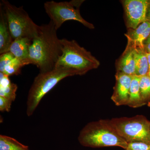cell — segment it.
<instances>
[{
	"label": "cell",
	"mask_w": 150,
	"mask_h": 150,
	"mask_svg": "<svg viewBox=\"0 0 150 150\" xmlns=\"http://www.w3.org/2000/svg\"><path fill=\"white\" fill-rule=\"evenodd\" d=\"M139 86L142 101L145 105L150 106V76L149 75L140 76Z\"/></svg>",
	"instance_id": "18"
},
{
	"label": "cell",
	"mask_w": 150,
	"mask_h": 150,
	"mask_svg": "<svg viewBox=\"0 0 150 150\" xmlns=\"http://www.w3.org/2000/svg\"><path fill=\"white\" fill-rule=\"evenodd\" d=\"M83 1L73 0L57 2L51 1L44 3V7L57 30L65 22L69 20L76 21L89 29H94L93 25L87 21L81 16L79 8Z\"/></svg>",
	"instance_id": "7"
},
{
	"label": "cell",
	"mask_w": 150,
	"mask_h": 150,
	"mask_svg": "<svg viewBox=\"0 0 150 150\" xmlns=\"http://www.w3.org/2000/svg\"><path fill=\"white\" fill-rule=\"evenodd\" d=\"M15 57L11 52L1 54L0 56V72L2 73L5 68Z\"/></svg>",
	"instance_id": "20"
},
{
	"label": "cell",
	"mask_w": 150,
	"mask_h": 150,
	"mask_svg": "<svg viewBox=\"0 0 150 150\" xmlns=\"http://www.w3.org/2000/svg\"><path fill=\"white\" fill-rule=\"evenodd\" d=\"M0 150H30L27 146L23 144L13 138L0 135Z\"/></svg>",
	"instance_id": "17"
},
{
	"label": "cell",
	"mask_w": 150,
	"mask_h": 150,
	"mask_svg": "<svg viewBox=\"0 0 150 150\" xmlns=\"http://www.w3.org/2000/svg\"><path fill=\"white\" fill-rule=\"evenodd\" d=\"M57 30L51 21L40 25L38 35L33 39L30 46V64L37 66L40 73L54 69L62 55V46Z\"/></svg>",
	"instance_id": "1"
},
{
	"label": "cell",
	"mask_w": 150,
	"mask_h": 150,
	"mask_svg": "<svg viewBox=\"0 0 150 150\" xmlns=\"http://www.w3.org/2000/svg\"><path fill=\"white\" fill-rule=\"evenodd\" d=\"M13 41L4 11L0 3V54L9 52Z\"/></svg>",
	"instance_id": "11"
},
{
	"label": "cell",
	"mask_w": 150,
	"mask_h": 150,
	"mask_svg": "<svg viewBox=\"0 0 150 150\" xmlns=\"http://www.w3.org/2000/svg\"><path fill=\"white\" fill-rule=\"evenodd\" d=\"M0 3L4 11L13 40L20 38H28L33 40L37 36L40 26L33 21L23 6L17 7L6 0H2Z\"/></svg>",
	"instance_id": "5"
},
{
	"label": "cell",
	"mask_w": 150,
	"mask_h": 150,
	"mask_svg": "<svg viewBox=\"0 0 150 150\" xmlns=\"http://www.w3.org/2000/svg\"><path fill=\"white\" fill-rule=\"evenodd\" d=\"M134 54L136 75L142 76L147 75L149 71V65L144 49L135 48Z\"/></svg>",
	"instance_id": "16"
},
{
	"label": "cell",
	"mask_w": 150,
	"mask_h": 150,
	"mask_svg": "<svg viewBox=\"0 0 150 150\" xmlns=\"http://www.w3.org/2000/svg\"><path fill=\"white\" fill-rule=\"evenodd\" d=\"M116 69V73L131 76L136 75L134 49L126 46L125 51L118 62Z\"/></svg>",
	"instance_id": "12"
},
{
	"label": "cell",
	"mask_w": 150,
	"mask_h": 150,
	"mask_svg": "<svg viewBox=\"0 0 150 150\" xmlns=\"http://www.w3.org/2000/svg\"><path fill=\"white\" fill-rule=\"evenodd\" d=\"M61 42L62 54L55 67L70 69L74 71L76 75L82 76L99 67V61L75 40L63 38L61 39Z\"/></svg>",
	"instance_id": "3"
},
{
	"label": "cell",
	"mask_w": 150,
	"mask_h": 150,
	"mask_svg": "<svg viewBox=\"0 0 150 150\" xmlns=\"http://www.w3.org/2000/svg\"><path fill=\"white\" fill-rule=\"evenodd\" d=\"M149 1L125 0L123 1L128 29H136L140 24L147 21L146 13Z\"/></svg>",
	"instance_id": "8"
},
{
	"label": "cell",
	"mask_w": 150,
	"mask_h": 150,
	"mask_svg": "<svg viewBox=\"0 0 150 150\" xmlns=\"http://www.w3.org/2000/svg\"><path fill=\"white\" fill-rule=\"evenodd\" d=\"M76 75L73 70L63 67H55L46 72L39 73L34 79L28 96L26 113L33 115L43 97L60 81L69 76Z\"/></svg>",
	"instance_id": "4"
},
{
	"label": "cell",
	"mask_w": 150,
	"mask_h": 150,
	"mask_svg": "<svg viewBox=\"0 0 150 150\" xmlns=\"http://www.w3.org/2000/svg\"><path fill=\"white\" fill-rule=\"evenodd\" d=\"M139 81L140 76L137 75L132 76L128 104L129 107L137 108L145 105L140 95Z\"/></svg>",
	"instance_id": "15"
},
{
	"label": "cell",
	"mask_w": 150,
	"mask_h": 150,
	"mask_svg": "<svg viewBox=\"0 0 150 150\" xmlns=\"http://www.w3.org/2000/svg\"><path fill=\"white\" fill-rule=\"evenodd\" d=\"M17 86L11 82L8 76L0 72V96L13 102L16 98Z\"/></svg>",
	"instance_id": "14"
},
{
	"label": "cell",
	"mask_w": 150,
	"mask_h": 150,
	"mask_svg": "<svg viewBox=\"0 0 150 150\" xmlns=\"http://www.w3.org/2000/svg\"><path fill=\"white\" fill-rule=\"evenodd\" d=\"M110 121L127 143L140 142L150 144V121L144 115L113 118Z\"/></svg>",
	"instance_id": "6"
},
{
	"label": "cell",
	"mask_w": 150,
	"mask_h": 150,
	"mask_svg": "<svg viewBox=\"0 0 150 150\" xmlns=\"http://www.w3.org/2000/svg\"><path fill=\"white\" fill-rule=\"evenodd\" d=\"M13 101L3 97L0 96V110L1 112L10 111Z\"/></svg>",
	"instance_id": "22"
},
{
	"label": "cell",
	"mask_w": 150,
	"mask_h": 150,
	"mask_svg": "<svg viewBox=\"0 0 150 150\" xmlns=\"http://www.w3.org/2000/svg\"><path fill=\"white\" fill-rule=\"evenodd\" d=\"M147 21L150 22V1H149V5H148L147 11L146 13Z\"/></svg>",
	"instance_id": "24"
},
{
	"label": "cell",
	"mask_w": 150,
	"mask_h": 150,
	"mask_svg": "<svg viewBox=\"0 0 150 150\" xmlns=\"http://www.w3.org/2000/svg\"><path fill=\"white\" fill-rule=\"evenodd\" d=\"M144 45L145 51L150 53V34L144 42Z\"/></svg>",
	"instance_id": "23"
},
{
	"label": "cell",
	"mask_w": 150,
	"mask_h": 150,
	"mask_svg": "<svg viewBox=\"0 0 150 150\" xmlns=\"http://www.w3.org/2000/svg\"><path fill=\"white\" fill-rule=\"evenodd\" d=\"M27 65H29L27 62L15 58L6 66L2 73L8 76L18 75L22 68Z\"/></svg>",
	"instance_id": "19"
},
{
	"label": "cell",
	"mask_w": 150,
	"mask_h": 150,
	"mask_svg": "<svg viewBox=\"0 0 150 150\" xmlns=\"http://www.w3.org/2000/svg\"><path fill=\"white\" fill-rule=\"evenodd\" d=\"M125 150H150V144L143 142H131L128 143Z\"/></svg>",
	"instance_id": "21"
},
{
	"label": "cell",
	"mask_w": 150,
	"mask_h": 150,
	"mask_svg": "<svg viewBox=\"0 0 150 150\" xmlns=\"http://www.w3.org/2000/svg\"><path fill=\"white\" fill-rule=\"evenodd\" d=\"M147 58L148 65H149V71L148 75H150V53L146 52Z\"/></svg>",
	"instance_id": "25"
},
{
	"label": "cell",
	"mask_w": 150,
	"mask_h": 150,
	"mask_svg": "<svg viewBox=\"0 0 150 150\" xmlns=\"http://www.w3.org/2000/svg\"><path fill=\"white\" fill-rule=\"evenodd\" d=\"M150 34V22L146 21L140 25L136 29H128L125 34L128 40L127 46L133 49L144 48V42Z\"/></svg>",
	"instance_id": "10"
},
{
	"label": "cell",
	"mask_w": 150,
	"mask_h": 150,
	"mask_svg": "<svg viewBox=\"0 0 150 150\" xmlns=\"http://www.w3.org/2000/svg\"><path fill=\"white\" fill-rule=\"evenodd\" d=\"M32 41V39L28 38H16L11 45L9 52L17 59L25 61L30 64L29 61V50Z\"/></svg>",
	"instance_id": "13"
},
{
	"label": "cell",
	"mask_w": 150,
	"mask_h": 150,
	"mask_svg": "<svg viewBox=\"0 0 150 150\" xmlns=\"http://www.w3.org/2000/svg\"><path fill=\"white\" fill-rule=\"evenodd\" d=\"M115 83L111 99L117 106L128 105L132 76L116 73Z\"/></svg>",
	"instance_id": "9"
},
{
	"label": "cell",
	"mask_w": 150,
	"mask_h": 150,
	"mask_svg": "<svg viewBox=\"0 0 150 150\" xmlns=\"http://www.w3.org/2000/svg\"><path fill=\"white\" fill-rule=\"evenodd\" d=\"M78 140L82 146L93 148L117 146L125 150L128 144L118 134L109 119H100L88 123L80 132Z\"/></svg>",
	"instance_id": "2"
},
{
	"label": "cell",
	"mask_w": 150,
	"mask_h": 150,
	"mask_svg": "<svg viewBox=\"0 0 150 150\" xmlns=\"http://www.w3.org/2000/svg\"><path fill=\"white\" fill-rule=\"evenodd\" d=\"M149 75V76H150V75Z\"/></svg>",
	"instance_id": "26"
}]
</instances>
